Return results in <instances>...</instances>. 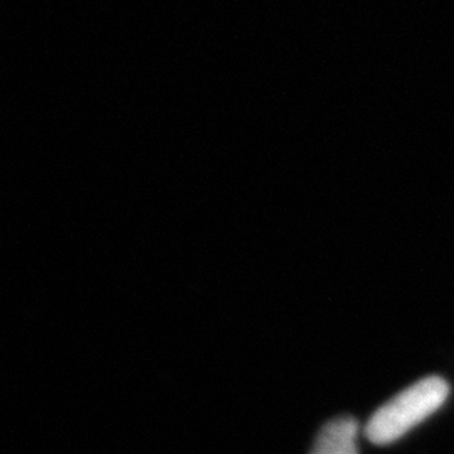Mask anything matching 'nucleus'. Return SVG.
<instances>
[{
	"label": "nucleus",
	"mask_w": 454,
	"mask_h": 454,
	"mask_svg": "<svg viewBox=\"0 0 454 454\" xmlns=\"http://www.w3.org/2000/svg\"><path fill=\"white\" fill-rule=\"evenodd\" d=\"M448 395L450 386L444 379L436 375L421 379L373 412L365 426V436L379 446L390 444L433 416Z\"/></svg>",
	"instance_id": "nucleus-1"
},
{
	"label": "nucleus",
	"mask_w": 454,
	"mask_h": 454,
	"mask_svg": "<svg viewBox=\"0 0 454 454\" xmlns=\"http://www.w3.org/2000/svg\"><path fill=\"white\" fill-rule=\"evenodd\" d=\"M358 422L343 416L326 422L309 454H358Z\"/></svg>",
	"instance_id": "nucleus-2"
}]
</instances>
